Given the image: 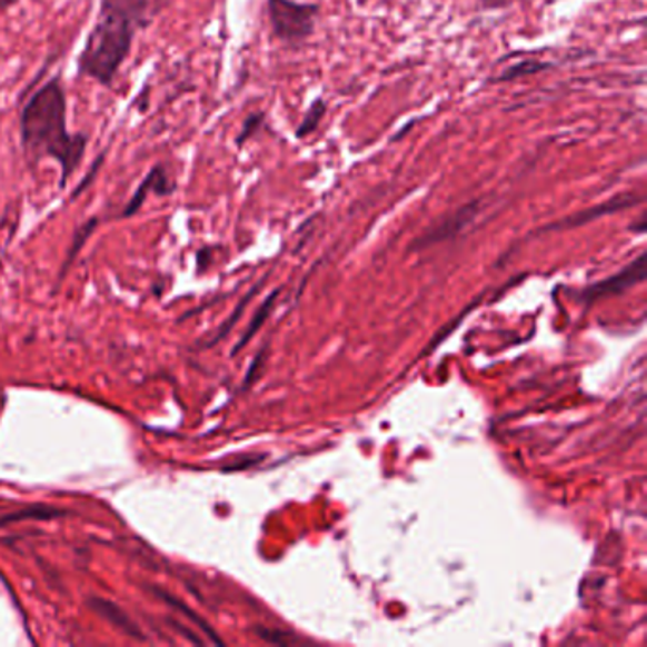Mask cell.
Masks as SVG:
<instances>
[{
    "label": "cell",
    "mask_w": 647,
    "mask_h": 647,
    "mask_svg": "<svg viewBox=\"0 0 647 647\" xmlns=\"http://www.w3.org/2000/svg\"><path fill=\"white\" fill-rule=\"evenodd\" d=\"M20 145L31 171L44 160L58 163L59 188H66L84 162L90 136L69 130V99L59 72L34 88L33 93L23 96Z\"/></svg>",
    "instance_id": "cell-1"
},
{
    "label": "cell",
    "mask_w": 647,
    "mask_h": 647,
    "mask_svg": "<svg viewBox=\"0 0 647 647\" xmlns=\"http://www.w3.org/2000/svg\"><path fill=\"white\" fill-rule=\"evenodd\" d=\"M168 4L169 0H99L98 18L78 56V77L110 90L133 52L137 34Z\"/></svg>",
    "instance_id": "cell-2"
},
{
    "label": "cell",
    "mask_w": 647,
    "mask_h": 647,
    "mask_svg": "<svg viewBox=\"0 0 647 647\" xmlns=\"http://www.w3.org/2000/svg\"><path fill=\"white\" fill-rule=\"evenodd\" d=\"M266 10L273 39H278L281 44L298 48L316 33L321 7L318 2L266 0Z\"/></svg>",
    "instance_id": "cell-3"
},
{
    "label": "cell",
    "mask_w": 647,
    "mask_h": 647,
    "mask_svg": "<svg viewBox=\"0 0 647 647\" xmlns=\"http://www.w3.org/2000/svg\"><path fill=\"white\" fill-rule=\"evenodd\" d=\"M176 176L169 169L168 163H156L150 168L149 173L145 176L143 181L139 182L136 192L131 195L126 208H123L122 217H133V215L139 213L145 206V201L149 200L150 195L158 196V198H168V196L176 195Z\"/></svg>",
    "instance_id": "cell-4"
},
{
    "label": "cell",
    "mask_w": 647,
    "mask_h": 647,
    "mask_svg": "<svg viewBox=\"0 0 647 647\" xmlns=\"http://www.w3.org/2000/svg\"><path fill=\"white\" fill-rule=\"evenodd\" d=\"M638 203H641V196H636L635 192H623V195L609 198V200L604 201V203H598L595 208L581 211V213L571 215L568 219L555 222V225H549V227L545 228V232H550V230H570V228L585 227V225L603 219V217H608V215L621 213V211L635 208Z\"/></svg>",
    "instance_id": "cell-5"
},
{
    "label": "cell",
    "mask_w": 647,
    "mask_h": 647,
    "mask_svg": "<svg viewBox=\"0 0 647 647\" xmlns=\"http://www.w3.org/2000/svg\"><path fill=\"white\" fill-rule=\"evenodd\" d=\"M480 209H482V203L479 200L471 201L467 203L464 208L454 211L450 217L445 220H440L437 227L431 228L429 232L424 233L420 240L416 241V247H431L435 243H440V241L450 240L456 233L461 232L464 228L475 220V217L479 215Z\"/></svg>",
    "instance_id": "cell-6"
},
{
    "label": "cell",
    "mask_w": 647,
    "mask_h": 647,
    "mask_svg": "<svg viewBox=\"0 0 647 647\" xmlns=\"http://www.w3.org/2000/svg\"><path fill=\"white\" fill-rule=\"evenodd\" d=\"M646 279V252H641L640 257L628 265L623 272L617 273L614 278H608L606 281H600L598 286L590 289L593 297H604V295H615V292L625 291L628 287L636 286Z\"/></svg>",
    "instance_id": "cell-7"
},
{
    "label": "cell",
    "mask_w": 647,
    "mask_h": 647,
    "mask_svg": "<svg viewBox=\"0 0 647 647\" xmlns=\"http://www.w3.org/2000/svg\"><path fill=\"white\" fill-rule=\"evenodd\" d=\"M90 608L96 611V614L101 615L103 619L112 623L115 627L123 630L126 635L133 636L137 640H145V635L141 633V628L137 627L136 623L131 621L128 614H123L122 609L118 608L117 604L110 603V600H104V598H91Z\"/></svg>",
    "instance_id": "cell-8"
},
{
    "label": "cell",
    "mask_w": 647,
    "mask_h": 647,
    "mask_svg": "<svg viewBox=\"0 0 647 647\" xmlns=\"http://www.w3.org/2000/svg\"><path fill=\"white\" fill-rule=\"evenodd\" d=\"M553 67L555 63H550V61H520V63L505 69L498 78H492V82L499 84V82H509V80H517V78L531 77L538 72L549 71Z\"/></svg>",
    "instance_id": "cell-9"
},
{
    "label": "cell",
    "mask_w": 647,
    "mask_h": 647,
    "mask_svg": "<svg viewBox=\"0 0 647 647\" xmlns=\"http://www.w3.org/2000/svg\"><path fill=\"white\" fill-rule=\"evenodd\" d=\"M325 115H327V103H325L324 98H318L310 104V109H308L305 118H302V122L298 123V139H306V137L311 136L313 131L318 130L319 123L324 120Z\"/></svg>",
    "instance_id": "cell-10"
},
{
    "label": "cell",
    "mask_w": 647,
    "mask_h": 647,
    "mask_svg": "<svg viewBox=\"0 0 647 647\" xmlns=\"http://www.w3.org/2000/svg\"><path fill=\"white\" fill-rule=\"evenodd\" d=\"M276 298H278V291H273L270 297L266 298L265 305L260 306L259 310H257V313H255V318H252L251 324H249V329H247L246 335L241 337L240 344L236 346L233 354H236L238 350H241V348H243V346H246V344L249 342V340H251L255 335H257V330L262 327L266 318L270 316V311H272L273 305H276Z\"/></svg>",
    "instance_id": "cell-11"
},
{
    "label": "cell",
    "mask_w": 647,
    "mask_h": 647,
    "mask_svg": "<svg viewBox=\"0 0 647 647\" xmlns=\"http://www.w3.org/2000/svg\"><path fill=\"white\" fill-rule=\"evenodd\" d=\"M266 115L265 112H251L249 117L241 123V130L238 136H236V147H243V145L249 143L251 139L259 136L260 130L265 128Z\"/></svg>",
    "instance_id": "cell-12"
},
{
    "label": "cell",
    "mask_w": 647,
    "mask_h": 647,
    "mask_svg": "<svg viewBox=\"0 0 647 647\" xmlns=\"http://www.w3.org/2000/svg\"><path fill=\"white\" fill-rule=\"evenodd\" d=\"M63 511L59 509H53V507H44V505H34V507H29L26 511L16 512V515H10V517L2 518L0 525H8V522H18V520H26V518H34V520H50V518L61 517Z\"/></svg>",
    "instance_id": "cell-13"
},
{
    "label": "cell",
    "mask_w": 647,
    "mask_h": 647,
    "mask_svg": "<svg viewBox=\"0 0 647 647\" xmlns=\"http://www.w3.org/2000/svg\"><path fill=\"white\" fill-rule=\"evenodd\" d=\"M156 593L162 596L166 603L171 604L173 608L179 609L181 614L188 615V619H190V621H195L196 625H198V627H200L201 630H203V633H206V635H208L209 638H211V641H215V644H219V646H222V640H219V636L215 635L213 630H211V627H209L208 623L201 621L200 617H198V615H196L195 611H192V609H188L187 606H185V604L181 603V600H177V598H173V596L166 595V593H160V590H156Z\"/></svg>",
    "instance_id": "cell-14"
},
{
    "label": "cell",
    "mask_w": 647,
    "mask_h": 647,
    "mask_svg": "<svg viewBox=\"0 0 647 647\" xmlns=\"http://www.w3.org/2000/svg\"><path fill=\"white\" fill-rule=\"evenodd\" d=\"M249 298H251V295H249V297H247L246 300L241 302L240 308H238V310L233 311L232 318L228 319L227 324L220 327L219 335H217V337L213 338V342L211 344L217 342V340H220V338L222 337H227L228 330L232 329V325L236 324L238 319H240L241 311H243V308H246L247 302H249Z\"/></svg>",
    "instance_id": "cell-15"
},
{
    "label": "cell",
    "mask_w": 647,
    "mask_h": 647,
    "mask_svg": "<svg viewBox=\"0 0 647 647\" xmlns=\"http://www.w3.org/2000/svg\"><path fill=\"white\" fill-rule=\"evenodd\" d=\"M257 635L260 638H265L266 641H272V644H279V646H287L286 635L279 633V630H266V628H257Z\"/></svg>",
    "instance_id": "cell-16"
},
{
    "label": "cell",
    "mask_w": 647,
    "mask_h": 647,
    "mask_svg": "<svg viewBox=\"0 0 647 647\" xmlns=\"http://www.w3.org/2000/svg\"><path fill=\"white\" fill-rule=\"evenodd\" d=\"M515 2H526V0H480L482 10H505L512 7Z\"/></svg>",
    "instance_id": "cell-17"
},
{
    "label": "cell",
    "mask_w": 647,
    "mask_h": 647,
    "mask_svg": "<svg viewBox=\"0 0 647 647\" xmlns=\"http://www.w3.org/2000/svg\"><path fill=\"white\" fill-rule=\"evenodd\" d=\"M21 0H0V18L7 16L13 7H18Z\"/></svg>",
    "instance_id": "cell-18"
},
{
    "label": "cell",
    "mask_w": 647,
    "mask_h": 647,
    "mask_svg": "<svg viewBox=\"0 0 647 647\" xmlns=\"http://www.w3.org/2000/svg\"><path fill=\"white\" fill-rule=\"evenodd\" d=\"M171 625H173V627H176L182 636H187L188 640L195 641V644H201V638H198V636L195 635H190V630H188V628L181 627V625L176 621H171Z\"/></svg>",
    "instance_id": "cell-19"
}]
</instances>
